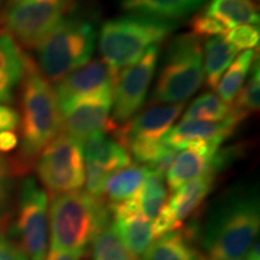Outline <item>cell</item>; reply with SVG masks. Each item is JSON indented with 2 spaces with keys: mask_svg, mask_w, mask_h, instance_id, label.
Here are the masks:
<instances>
[{
  "mask_svg": "<svg viewBox=\"0 0 260 260\" xmlns=\"http://www.w3.org/2000/svg\"><path fill=\"white\" fill-rule=\"evenodd\" d=\"M260 228L258 189L235 186L211 207L203 243L209 256L220 259L245 258Z\"/></svg>",
  "mask_w": 260,
  "mask_h": 260,
  "instance_id": "6da1fadb",
  "label": "cell"
},
{
  "mask_svg": "<svg viewBox=\"0 0 260 260\" xmlns=\"http://www.w3.org/2000/svg\"><path fill=\"white\" fill-rule=\"evenodd\" d=\"M21 141L15 171L23 172L42 149L60 134L61 113L56 93L37 64L30 59L22 81Z\"/></svg>",
  "mask_w": 260,
  "mask_h": 260,
  "instance_id": "7a4b0ae2",
  "label": "cell"
},
{
  "mask_svg": "<svg viewBox=\"0 0 260 260\" xmlns=\"http://www.w3.org/2000/svg\"><path fill=\"white\" fill-rule=\"evenodd\" d=\"M51 248L84 255L94 239L111 220L102 199L86 191L54 195L50 207Z\"/></svg>",
  "mask_w": 260,
  "mask_h": 260,
  "instance_id": "3957f363",
  "label": "cell"
},
{
  "mask_svg": "<svg viewBox=\"0 0 260 260\" xmlns=\"http://www.w3.org/2000/svg\"><path fill=\"white\" fill-rule=\"evenodd\" d=\"M177 22L129 15L106 21L99 35L103 61L115 77L136 63L149 48L158 46L176 29Z\"/></svg>",
  "mask_w": 260,
  "mask_h": 260,
  "instance_id": "277c9868",
  "label": "cell"
},
{
  "mask_svg": "<svg viewBox=\"0 0 260 260\" xmlns=\"http://www.w3.org/2000/svg\"><path fill=\"white\" fill-rule=\"evenodd\" d=\"M95 40V27L88 19L63 18L35 47L38 69L48 82H59L88 63Z\"/></svg>",
  "mask_w": 260,
  "mask_h": 260,
  "instance_id": "5b68a950",
  "label": "cell"
},
{
  "mask_svg": "<svg viewBox=\"0 0 260 260\" xmlns=\"http://www.w3.org/2000/svg\"><path fill=\"white\" fill-rule=\"evenodd\" d=\"M205 80L203 47L194 34H181L169 44L152 93L153 104H182Z\"/></svg>",
  "mask_w": 260,
  "mask_h": 260,
  "instance_id": "8992f818",
  "label": "cell"
},
{
  "mask_svg": "<svg viewBox=\"0 0 260 260\" xmlns=\"http://www.w3.org/2000/svg\"><path fill=\"white\" fill-rule=\"evenodd\" d=\"M70 0H18L0 12L4 31L21 47L35 48L64 17Z\"/></svg>",
  "mask_w": 260,
  "mask_h": 260,
  "instance_id": "52a82bcc",
  "label": "cell"
},
{
  "mask_svg": "<svg viewBox=\"0 0 260 260\" xmlns=\"http://www.w3.org/2000/svg\"><path fill=\"white\" fill-rule=\"evenodd\" d=\"M37 172L53 195L80 190L86 180L81 142L67 133L56 136L39 154Z\"/></svg>",
  "mask_w": 260,
  "mask_h": 260,
  "instance_id": "ba28073f",
  "label": "cell"
},
{
  "mask_svg": "<svg viewBox=\"0 0 260 260\" xmlns=\"http://www.w3.org/2000/svg\"><path fill=\"white\" fill-rule=\"evenodd\" d=\"M15 230L25 255L30 260H44L48 241V198L32 177L24 178L19 188Z\"/></svg>",
  "mask_w": 260,
  "mask_h": 260,
  "instance_id": "9c48e42d",
  "label": "cell"
},
{
  "mask_svg": "<svg viewBox=\"0 0 260 260\" xmlns=\"http://www.w3.org/2000/svg\"><path fill=\"white\" fill-rule=\"evenodd\" d=\"M159 47L153 46L116 76L112 89V122L124 124L140 111L157 70Z\"/></svg>",
  "mask_w": 260,
  "mask_h": 260,
  "instance_id": "30bf717a",
  "label": "cell"
},
{
  "mask_svg": "<svg viewBox=\"0 0 260 260\" xmlns=\"http://www.w3.org/2000/svg\"><path fill=\"white\" fill-rule=\"evenodd\" d=\"M61 125L68 135L82 142L98 133L113 132L117 124L112 122V94L83 96L59 106Z\"/></svg>",
  "mask_w": 260,
  "mask_h": 260,
  "instance_id": "8fae6325",
  "label": "cell"
},
{
  "mask_svg": "<svg viewBox=\"0 0 260 260\" xmlns=\"http://www.w3.org/2000/svg\"><path fill=\"white\" fill-rule=\"evenodd\" d=\"M184 109L182 104H153L144 112L133 117L113 130L123 147L130 142H159L174 126Z\"/></svg>",
  "mask_w": 260,
  "mask_h": 260,
  "instance_id": "7c38bea8",
  "label": "cell"
},
{
  "mask_svg": "<svg viewBox=\"0 0 260 260\" xmlns=\"http://www.w3.org/2000/svg\"><path fill=\"white\" fill-rule=\"evenodd\" d=\"M115 75L102 60H93L61 79L54 87L58 105L83 96L112 94Z\"/></svg>",
  "mask_w": 260,
  "mask_h": 260,
  "instance_id": "4fadbf2b",
  "label": "cell"
},
{
  "mask_svg": "<svg viewBox=\"0 0 260 260\" xmlns=\"http://www.w3.org/2000/svg\"><path fill=\"white\" fill-rule=\"evenodd\" d=\"M138 195L126 201L109 205V210L113 217V230L130 251L140 255L147 251L154 237L152 222L140 209Z\"/></svg>",
  "mask_w": 260,
  "mask_h": 260,
  "instance_id": "5bb4252c",
  "label": "cell"
},
{
  "mask_svg": "<svg viewBox=\"0 0 260 260\" xmlns=\"http://www.w3.org/2000/svg\"><path fill=\"white\" fill-rule=\"evenodd\" d=\"M232 107V106H230ZM245 121L241 115L232 109V113L222 122L182 121L172 126L161 139L162 144L177 151L194 142H218L223 144L235 132L237 125Z\"/></svg>",
  "mask_w": 260,
  "mask_h": 260,
  "instance_id": "9a60e30c",
  "label": "cell"
},
{
  "mask_svg": "<svg viewBox=\"0 0 260 260\" xmlns=\"http://www.w3.org/2000/svg\"><path fill=\"white\" fill-rule=\"evenodd\" d=\"M222 144L218 142H194L183 148L175 158L167 174V184L176 191L187 182L213 171V157ZM216 174V172H214Z\"/></svg>",
  "mask_w": 260,
  "mask_h": 260,
  "instance_id": "2e32d148",
  "label": "cell"
},
{
  "mask_svg": "<svg viewBox=\"0 0 260 260\" xmlns=\"http://www.w3.org/2000/svg\"><path fill=\"white\" fill-rule=\"evenodd\" d=\"M30 61L22 47L6 31H0V104L14 102L15 92L23 81Z\"/></svg>",
  "mask_w": 260,
  "mask_h": 260,
  "instance_id": "e0dca14e",
  "label": "cell"
},
{
  "mask_svg": "<svg viewBox=\"0 0 260 260\" xmlns=\"http://www.w3.org/2000/svg\"><path fill=\"white\" fill-rule=\"evenodd\" d=\"M216 175L214 172H207L203 176L187 182L174 191V195L170 201L165 204V207L177 226H180L182 222L190 217L204 203L214 186Z\"/></svg>",
  "mask_w": 260,
  "mask_h": 260,
  "instance_id": "ac0fdd59",
  "label": "cell"
},
{
  "mask_svg": "<svg viewBox=\"0 0 260 260\" xmlns=\"http://www.w3.org/2000/svg\"><path fill=\"white\" fill-rule=\"evenodd\" d=\"M207 0H119L122 10L133 15L176 22L194 14Z\"/></svg>",
  "mask_w": 260,
  "mask_h": 260,
  "instance_id": "d6986e66",
  "label": "cell"
},
{
  "mask_svg": "<svg viewBox=\"0 0 260 260\" xmlns=\"http://www.w3.org/2000/svg\"><path fill=\"white\" fill-rule=\"evenodd\" d=\"M84 162H93L109 172H115L130 165V155L126 149L105 133H98L84 139L82 142Z\"/></svg>",
  "mask_w": 260,
  "mask_h": 260,
  "instance_id": "ffe728a7",
  "label": "cell"
},
{
  "mask_svg": "<svg viewBox=\"0 0 260 260\" xmlns=\"http://www.w3.org/2000/svg\"><path fill=\"white\" fill-rule=\"evenodd\" d=\"M195 232V228L189 226L158 237L144 253L142 260H203V255L190 243Z\"/></svg>",
  "mask_w": 260,
  "mask_h": 260,
  "instance_id": "44dd1931",
  "label": "cell"
},
{
  "mask_svg": "<svg viewBox=\"0 0 260 260\" xmlns=\"http://www.w3.org/2000/svg\"><path fill=\"white\" fill-rule=\"evenodd\" d=\"M203 14L216 19L228 29L259 24V12L252 0H207Z\"/></svg>",
  "mask_w": 260,
  "mask_h": 260,
  "instance_id": "7402d4cb",
  "label": "cell"
},
{
  "mask_svg": "<svg viewBox=\"0 0 260 260\" xmlns=\"http://www.w3.org/2000/svg\"><path fill=\"white\" fill-rule=\"evenodd\" d=\"M148 170L141 165H128L112 172L107 178L104 195L110 205L133 199L139 194Z\"/></svg>",
  "mask_w": 260,
  "mask_h": 260,
  "instance_id": "603a6c76",
  "label": "cell"
},
{
  "mask_svg": "<svg viewBox=\"0 0 260 260\" xmlns=\"http://www.w3.org/2000/svg\"><path fill=\"white\" fill-rule=\"evenodd\" d=\"M237 51L224 37H213L205 41L203 64L207 83L216 88L223 74L237 56Z\"/></svg>",
  "mask_w": 260,
  "mask_h": 260,
  "instance_id": "cb8c5ba5",
  "label": "cell"
},
{
  "mask_svg": "<svg viewBox=\"0 0 260 260\" xmlns=\"http://www.w3.org/2000/svg\"><path fill=\"white\" fill-rule=\"evenodd\" d=\"M255 58H258V54L255 53L254 50L242 52L236 59H234L229 69L226 73H224L222 79L219 80L218 84L216 86V90L218 93V96L228 105L233 103L234 98L241 89L245 80L252 69V65L254 64Z\"/></svg>",
  "mask_w": 260,
  "mask_h": 260,
  "instance_id": "d4e9b609",
  "label": "cell"
},
{
  "mask_svg": "<svg viewBox=\"0 0 260 260\" xmlns=\"http://www.w3.org/2000/svg\"><path fill=\"white\" fill-rule=\"evenodd\" d=\"M138 197L142 213L151 222H154L162 207L168 203V190L162 176L148 170Z\"/></svg>",
  "mask_w": 260,
  "mask_h": 260,
  "instance_id": "484cf974",
  "label": "cell"
},
{
  "mask_svg": "<svg viewBox=\"0 0 260 260\" xmlns=\"http://www.w3.org/2000/svg\"><path fill=\"white\" fill-rule=\"evenodd\" d=\"M232 113V107L217 94L205 93L198 96L183 113L182 121L222 122Z\"/></svg>",
  "mask_w": 260,
  "mask_h": 260,
  "instance_id": "4316f807",
  "label": "cell"
},
{
  "mask_svg": "<svg viewBox=\"0 0 260 260\" xmlns=\"http://www.w3.org/2000/svg\"><path fill=\"white\" fill-rule=\"evenodd\" d=\"M93 260H139L119 239L112 224L98 234L93 241Z\"/></svg>",
  "mask_w": 260,
  "mask_h": 260,
  "instance_id": "83f0119b",
  "label": "cell"
},
{
  "mask_svg": "<svg viewBox=\"0 0 260 260\" xmlns=\"http://www.w3.org/2000/svg\"><path fill=\"white\" fill-rule=\"evenodd\" d=\"M251 76L247 80V83L241 87L236 94V100L232 105V109L240 113L243 118H247L251 113L259 110V95H260V71L259 60L256 59L252 65Z\"/></svg>",
  "mask_w": 260,
  "mask_h": 260,
  "instance_id": "f1b7e54d",
  "label": "cell"
},
{
  "mask_svg": "<svg viewBox=\"0 0 260 260\" xmlns=\"http://www.w3.org/2000/svg\"><path fill=\"white\" fill-rule=\"evenodd\" d=\"M223 37L230 45H233L237 51L253 50V48L259 45V25H239V27L230 29V30L228 31L225 35H223Z\"/></svg>",
  "mask_w": 260,
  "mask_h": 260,
  "instance_id": "f546056e",
  "label": "cell"
},
{
  "mask_svg": "<svg viewBox=\"0 0 260 260\" xmlns=\"http://www.w3.org/2000/svg\"><path fill=\"white\" fill-rule=\"evenodd\" d=\"M110 175L111 172L99 165L93 164V162H86V180H84L87 188L86 193L95 199H102L106 181Z\"/></svg>",
  "mask_w": 260,
  "mask_h": 260,
  "instance_id": "4dcf8cb0",
  "label": "cell"
},
{
  "mask_svg": "<svg viewBox=\"0 0 260 260\" xmlns=\"http://www.w3.org/2000/svg\"><path fill=\"white\" fill-rule=\"evenodd\" d=\"M190 28L193 30L195 37H223L225 35L229 29L224 27L222 23H219L216 19L209 17L203 12L199 15L194 16L190 21Z\"/></svg>",
  "mask_w": 260,
  "mask_h": 260,
  "instance_id": "1f68e13d",
  "label": "cell"
},
{
  "mask_svg": "<svg viewBox=\"0 0 260 260\" xmlns=\"http://www.w3.org/2000/svg\"><path fill=\"white\" fill-rule=\"evenodd\" d=\"M178 151L177 149L169 147V146L165 145V148L162 149V152L159 154V157L155 159V160L152 162L151 165H148L147 170L155 172V174L160 175V176H167L169 169L171 168L172 162H174L175 158L177 157Z\"/></svg>",
  "mask_w": 260,
  "mask_h": 260,
  "instance_id": "d6a6232c",
  "label": "cell"
},
{
  "mask_svg": "<svg viewBox=\"0 0 260 260\" xmlns=\"http://www.w3.org/2000/svg\"><path fill=\"white\" fill-rule=\"evenodd\" d=\"M0 260H28V256L21 247L0 234Z\"/></svg>",
  "mask_w": 260,
  "mask_h": 260,
  "instance_id": "836d02e7",
  "label": "cell"
},
{
  "mask_svg": "<svg viewBox=\"0 0 260 260\" xmlns=\"http://www.w3.org/2000/svg\"><path fill=\"white\" fill-rule=\"evenodd\" d=\"M19 124V115L15 109L0 104V133L15 130Z\"/></svg>",
  "mask_w": 260,
  "mask_h": 260,
  "instance_id": "e575fe53",
  "label": "cell"
},
{
  "mask_svg": "<svg viewBox=\"0 0 260 260\" xmlns=\"http://www.w3.org/2000/svg\"><path fill=\"white\" fill-rule=\"evenodd\" d=\"M18 144V136L14 130L0 133V154L12 152Z\"/></svg>",
  "mask_w": 260,
  "mask_h": 260,
  "instance_id": "d590c367",
  "label": "cell"
},
{
  "mask_svg": "<svg viewBox=\"0 0 260 260\" xmlns=\"http://www.w3.org/2000/svg\"><path fill=\"white\" fill-rule=\"evenodd\" d=\"M11 172V168L9 167L8 161L0 154V212H2L3 205L5 201L6 187H8V177Z\"/></svg>",
  "mask_w": 260,
  "mask_h": 260,
  "instance_id": "8d00e7d4",
  "label": "cell"
},
{
  "mask_svg": "<svg viewBox=\"0 0 260 260\" xmlns=\"http://www.w3.org/2000/svg\"><path fill=\"white\" fill-rule=\"evenodd\" d=\"M80 254H74V253H68V252H60L57 249L50 248V251L46 253L44 260H80Z\"/></svg>",
  "mask_w": 260,
  "mask_h": 260,
  "instance_id": "74e56055",
  "label": "cell"
},
{
  "mask_svg": "<svg viewBox=\"0 0 260 260\" xmlns=\"http://www.w3.org/2000/svg\"><path fill=\"white\" fill-rule=\"evenodd\" d=\"M203 260H241V259H220V258H212V256H203Z\"/></svg>",
  "mask_w": 260,
  "mask_h": 260,
  "instance_id": "f35d334b",
  "label": "cell"
},
{
  "mask_svg": "<svg viewBox=\"0 0 260 260\" xmlns=\"http://www.w3.org/2000/svg\"><path fill=\"white\" fill-rule=\"evenodd\" d=\"M4 2H6V5H10V4H12V3L18 2V0H4ZM6 5H5V6H6Z\"/></svg>",
  "mask_w": 260,
  "mask_h": 260,
  "instance_id": "ab89813d",
  "label": "cell"
},
{
  "mask_svg": "<svg viewBox=\"0 0 260 260\" xmlns=\"http://www.w3.org/2000/svg\"><path fill=\"white\" fill-rule=\"evenodd\" d=\"M3 4H4V0H0V12H2L3 10Z\"/></svg>",
  "mask_w": 260,
  "mask_h": 260,
  "instance_id": "60d3db41",
  "label": "cell"
}]
</instances>
